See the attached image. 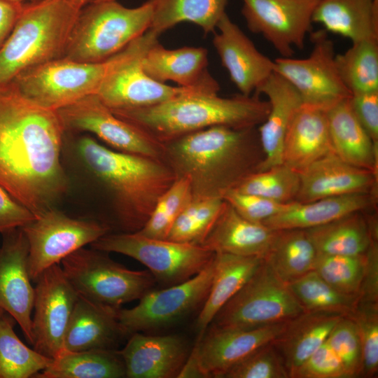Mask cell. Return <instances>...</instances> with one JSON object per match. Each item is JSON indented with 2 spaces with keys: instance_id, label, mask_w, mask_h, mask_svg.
Masks as SVG:
<instances>
[{
  "instance_id": "23",
  "label": "cell",
  "mask_w": 378,
  "mask_h": 378,
  "mask_svg": "<svg viewBox=\"0 0 378 378\" xmlns=\"http://www.w3.org/2000/svg\"><path fill=\"white\" fill-rule=\"evenodd\" d=\"M254 94H265L270 104L265 120L257 127L263 160L256 172H261L282 164L284 139L291 120L302 102L294 87L276 72Z\"/></svg>"
},
{
  "instance_id": "39",
  "label": "cell",
  "mask_w": 378,
  "mask_h": 378,
  "mask_svg": "<svg viewBox=\"0 0 378 378\" xmlns=\"http://www.w3.org/2000/svg\"><path fill=\"white\" fill-rule=\"evenodd\" d=\"M304 312H323L349 316L357 297L342 293L324 281L314 270L286 284Z\"/></svg>"
},
{
  "instance_id": "17",
  "label": "cell",
  "mask_w": 378,
  "mask_h": 378,
  "mask_svg": "<svg viewBox=\"0 0 378 378\" xmlns=\"http://www.w3.org/2000/svg\"><path fill=\"white\" fill-rule=\"evenodd\" d=\"M34 282L32 346L41 354L54 358L63 350L66 330L79 295L60 264L47 268Z\"/></svg>"
},
{
  "instance_id": "53",
  "label": "cell",
  "mask_w": 378,
  "mask_h": 378,
  "mask_svg": "<svg viewBox=\"0 0 378 378\" xmlns=\"http://www.w3.org/2000/svg\"><path fill=\"white\" fill-rule=\"evenodd\" d=\"M8 1L15 2V3H20V4H25V3L32 2L36 0H8Z\"/></svg>"
},
{
  "instance_id": "26",
  "label": "cell",
  "mask_w": 378,
  "mask_h": 378,
  "mask_svg": "<svg viewBox=\"0 0 378 378\" xmlns=\"http://www.w3.org/2000/svg\"><path fill=\"white\" fill-rule=\"evenodd\" d=\"M334 153L327 111L302 104L288 126L282 163L299 173L319 158Z\"/></svg>"
},
{
  "instance_id": "20",
  "label": "cell",
  "mask_w": 378,
  "mask_h": 378,
  "mask_svg": "<svg viewBox=\"0 0 378 378\" xmlns=\"http://www.w3.org/2000/svg\"><path fill=\"white\" fill-rule=\"evenodd\" d=\"M212 43L230 80L245 96L254 94L274 72V62L260 52L225 13Z\"/></svg>"
},
{
  "instance_id": "46",
  "label": "cell",
  "mask_w": 378,
  "mask_h": 378,
  "mask_svg": "<svg viewBox=\"0 0 378 378\" xmlns=\"http://www.w3.org/2000/svg\"><path fill=\"white\" fill-rule=\"evenodd\" d=\"M326 342L342 362L349 378L360 377L362 371V349L354 320L345 316L336 324Z\"/></svg>"
},
{
  "instance_id": "48",
  "label": "cell",
  "mask_w": 378,
  "mask_h": 378,
  "mask_svg": "<svg viewBox=\"0 0 378 378\" xmlns=\"http://www.w3.org/2000/svg\"><path fill=\"white\" fill-rule=\"evenodd\" d=\"M241 216L262 224L267 219L276 214L285 204H279L255 195L230 189L221 196Z\"/></svg>"
},
{
  "instance_id": "55",
  "label": "cell",
  "mask_w": 378,
  "mask_h": 378,
  "mask_svg": "<svg viewBox=\"0 0 378 378\" xmlns=\"http://www.w3.org/2000/svg\"><path fill=\"white\" fill-rule=\"evenodd\" d=\"M375 2H377L378 3V0H374Z\"/></svg>"
},
{
  "instance_id": "15",
  "label": "cell",
  "mask_w": 378,
  "mask_h": 378,
  "mask_svg": "<svg viewBox=\"0 0 378 378\" xmlns=\"http://www.w3.org/2000/svg\"><path fill=\"white\" fill-rule=\"evenodd\" d=\"M215 255V254H214ZM214 270V256L199 273L181 283L151 290L136 306L118 309V319L130 337L167 326L202 306L209 292Z\"/></svg>"
},
{
  "instance_id": "10",
  "label": "cell",
  "mask_w": 378,
  "mask_h": 378,
  "mask_svg": "<svg viewBox=\"0 0 378 378\" xmlns=\"http://www.w3.org/2000/svg\"><path fill=\"white\" fill-rule=\"evenodd\" d=\"M114 55L99 62L62 57L29 69L11 81L20 93L42 107L57 111L96 94Z\"/></svg>"
},
{
  "instance_id": "42",
  "label": "cell",
  "mask_w": 378,
  "mask_h": 378,
  "mask_svg": "<svg viewBox=\"0 0 378 378\" xmlns=\"http://www.w3.org/2000/svg\"><path fill=\"white\" fill-rule=\"evenodd\" d=\"M192 198L189 178H176L160 197L144 227L136 232L150 238L167 239L177 217Z\"/></svg>"
},
{
  "instance_id": "47",
  "label": "cell",
  "mask_w": 378,
  "mask_h": 378,
  "mask_svg": "<svg viewBox=\"0 0 378 378\" xmlns=\"http://www.w3.org/2000/svg\"><path fill=\"white\" fill-rule=\"evenodd\" d=\"M291 378H349L338 356L326 341L291 374Z\"/></svg>"
},
{
  "instance_id": "49",
  "label": "cell",
  "mask_w": 378,
  "mask_h": 378,
  "mask_svg": "<svg viewBox=\"0 0 378 378\" xmlns=\"http://www.w3.org/2000/svg\"><path fill=\"white\" fill-rule=\"evenodd\" d=\"M349 102L358 122L378 145V90L351 94Z\"/></svg>"
},
{
  "instance_id": "4",
  "label": "cell",
  "mask_w": 378,
  "mask_h": 378,
  "mask_svg": "<svg viewBox=\"0 0 378 378\" xmlns=\"http://www.w3.org/2000/svg\"><path fill=\"white\" fill-rule=\"evenodd\" d=\"M269 110L268 101L255 94L223 97L194 93L151 106L111 111L164 144L212 126L258 127L265 120Z\"/></svg>"
},
{
  "instance_id": "54",
  "label": "cell",
  "mask_w": 378,
  "mask_h": 378,
  "mask_svg": "<svg viewBox=\"0 0 378 378\" xmlns=\"http://www.w3.org/2000/svg\"><path fill=\"white\" fill-rule=\"evenodd\" d=\"M4 312V311L0 308V316Z\"/></svg>"
},
{
  "instance_id": "40",
  "label": "cell",
  "mask_w": 378,
  "mask_h": 378,
  "mask_svg": "<svg viewBox=\"0 0 378 378\" xmlns=\"http://www.w3.org/2000/svg\"><path fill=\"white\" fill-rule=\"evenodd\" d=\"M224 204L220 197H192L177 217L167 239L200 245Z\"/></svg>"
},
{
  "instance_id": "8",
  "label": "cell",
  "mask_w": 378,
  "mask_h": 378,
  "mask_svg": "<svg viewBox=\"0 0 378 378\" xmlns=\"http://www.w3.org/2000/svg\"><path fill=\"white\" fill-rule=\"evenodd\" d=\"M158 37L148 29L114 55L96 94L111 111L151 106L189 94H218L204 88L174 87L149 77L143 69L142 59Z\"/></svg>"
},
{
  "instance_id": "18",
  "label": "cell",
  "mask_w": 378,
  "mask_h": 378,
  "mask_svg": "<svg viewBox=\"0 0 378 378\" xmlns=\"http://www.w3.org/2000/svg\"><path fill=\"white\" fill-rule=\"evenodd\" d=\"M248 29L262 35L283 57L304 48L321 0H241Z\"/></svg>"
},
{
  "instance_id": "44",
  "label": "cell",
  "mask_w": 378,
  "mask_h": 378,
  "mask_svg": "<svg viewBox=\"0 0 378 378\" xmlns=\"http://www.w3.org/2000/svg\"><path fill=\"white\" fill-rule=\"evenodd\" d=\"M349 316L356 323L361 344L360 375L373 377L378 370V302L357 300Z\"/></svg>"
},
{
  "instance_id": "7",
  "label": "cell",
  "mask_w": 378,
  "mask_h": 378,
  "mask_svg": "<svg viewBox=\"0 0 378 378\" xmlns=\"http://www.w3.org/2000/svg\"><path fill=\"white\" fill-rule=\"evenodd\" d=\"M60 265L79 296L116 308L141 299L156 283L148 270H130L91 247L76 250Z\"/></svg>"
},
{
  "instance_id": "6",
  "label": "cell",
  "mask_w": 378,
  "mask_h": 378,
  "mask_svg": "<svg viewBox=\"0 0 378 378\" xmlns=\"http://www.w3.org/2000/svg\"><path fill=\"white\" fill-rule=\"evenodd\" d=\"M153 0L127 8L117 0L80 8L64 57L85 62H103L120 52L150 28Z\"/></svg>"
},
{
  "instance_id": "5",
  "label": "cell",
  "mask_w": 378,
  "mask_h": 378,
  "mask_svg": "<svg viewBox=\"0 0 378 378\" xmlns=\"http://www.w3.org/2000/svg\"><path fill=\"white\" fill-rule=\"evenodd\" d=\"M80 8L65 0H36L23 4L0 49V85L21 73L64 57Z\"/></svg>"
},
{
  "instance_id": "37",
  "label": "cell",
  "mask_w": 378,
  "mask_h": 378,
  "mask_svg": "<svg viewBox=\"0 0 378 378\" xmlns=\"http://www.w3.org/2000/svg\"><path fill=\"white\" fill-rule=\"evenodd\" d=\"M15 322L5 312L0 316V378L34 377L52 358L25 345L14 330Z\"/></svg>"
},
{
  "instance_id": "24",
  "label": "cell",
  "mask_w": 378,
  "mask_h": 378,
  "mask_svg": "<svg viewBox=\"0 0 378 378\" xmlns=\"http://www.w3.org/2000/svg\"><path fill=\"white\" fill-rule=\"evenodd\" d=\"M208 51L203 47L184 46L167 49L158 40L146 50L144 72L153 80H171L184 88H204L218 92L220 85L207 69Z\"/></svg>"
},
{
  "instance_id": "11",
  "label": "cell",
  "mask_w": 378,
  "mask_h": 378,
  "mask_svg": "<svg viewBox=\"0 0 378 378\" xmlns=\"http://www.w3.org/2000/svg\"><path fill=\"white\" fill-rule=\"evenodd\" d=\"M303 312L304 309L287 284L262 260L252 276L223 306L209 326L254 328L288 321Z\"/></svg>"
},
{
  "instance_id": "2",
  "label": "cell",
  "mask_w": 378,
  "mask_h": 378,
  "mask_svg": "<svg viewBox=\"0 0 378 378\" xmlns=\"http://www.w3.org/2000/svg\"><path fill=\"white\" fill-rule=\"evenodd\" d=\"M62 162L72 183L88 189L100 205L97 220L111 232H136L176 178L162 160L113 150L88 134L64 136Z\"/></svg>"
},
{
  "instance_id": "36",
  "label": "cell",
  "mask_w": 378,
  "mask_h": 378,
  "mask_svg": "<svg viewBox=\"0 0 378 378\" xmlns=\"http://www.w3.org/2000/svg\"><path fill=\"white\" fill-rule=\"evenodd\" d=\"M228 0H153L149 29L160 36L178 23L188 22L205 34L214 31L225 13Z\"/></svg>"
},
{
  "instance_id": "29",
  "label": "cell",
  "mask_w": 378,
  "mask_h": 378,
  "mask_svg": "<svg viewBox=\"0 0 378 378\" xmlns=\"http://www.w3.org/2000/svg\"><path fill=\"white\" fill-rule=\"evenodd\" d=\"M344 316L331 312H304L286 322L272 343L284 359L289 377L326 341Z\"/></svg>"
},
{
  "instance_id": "38",
  "label": "cell",
  "mask_w": 378,
  "mask_h": 378,
  "mask_svg": "<svg viewBox=\"0 0 378 378\" xmlns=\"http://www.w3.org/2000/svg\"><path fill=\"white\" fill-rule=\"evenodd\" d=\"M340 78L351 94L378 90V39L352 43L335 55Z\"/></svg>"
},
{
  "instance_id": "28",
  "label": "cell",
  "mask_w": 378,
  "mask_h": 378,
  "mask_svg": "<svg viewBox=\"0 0 378 378\" xmlns=\"http://www.w3.org/2000/svg\"><path fill=\"white\" fill-rule=\"evenodd\" d=\"M274 232L264 224L243 218L225 201L222 211L200 245L214 253L262 258Z\"/></svg>"
},
{
  "instance_id": "31",
  "label": "cell",
  "mask_w": 378,
  "mask_h": 378,
  "mask_svg": "<svg viewBox=\"0 0 378 378\" xmlns=\"http://www.w3.org/2000/svg\"><path fill=\"white\" fill-rule=\"evenodd\" d=\"M349 97L327 111L333 152L344 162L377 174L378 145L357 120Z\"/></svg>"
},
{
  "instance_id": "41",
  "label": "cell",
  "mask_w": 378,
  "mask_h": 378,
  "mask_svg": "<svg viewBox=\"0 0 378 378\" xmlns=\"http://www.w3.org/2000/svg\"><path fill=\"white\" fill-rule=\"evenodd\" d=\"M300 183V173L282 163L248 174L234 189L279 204H286L295 200Z\"/></svg>"
},
{
  "instance_id": "9",
  "label": "cell",
  "mask_w": 378,
  "mask_h": 378,
  "mask_svg": "<svg viewBox=\"0 0 378 378\" xmlns=\"http://www.w3.org/2000/svg\"><path fill=\"white\" fill-rule=\"evenodd\" d=\"M90 246L136 260L148 268L156 282L167 286L196 275L215 254L202 245L154 239L138 232H109Z\"/></svg>"
},
{
  "instance_id": "27",
  "label": "cell",
  "mask_w": 378,
  "mask_h": 378,
  "mask_svg": "<svg viewBox=\"0 0 378 378\" xmlns=\"http://www.w3.org/2000/svg\"><path fill=\"white\" fill-rule=\"evenodd\" d=\"M371 193H354L322 198L309 202H290L262 224L273 230H307L349 214L365 211L373 202Z\"/></svg>"
},
{
  "instance_id": "33",
  "label": "cell",
  "mask_w": 378,
  "mask_h": 378,
  "mask_svg": "<svg viewBox=\"0 0 378 378\" xmlns=\"http://www.w3.org/2000/svg\"><path fill=\"white\" fill-rule=\"evenodd\" d=\"M362 211L344 216L324 225L305 230L318 254L359 255L375 240V228Z\"/></svg>"
},
{
  "instance_id": "30",
  "label": "cell",
  "mask_w": 378,
  "mask_h": 378,
  "mask_svg": "<svg viewBox=\"0 0 378 378\" xmlns=\"http://www.w3.org/2000/svg\"><path fill=\"white\" fill-rule=\"evenodd\" d=\"M262 258L215 253L214 270L211 288L196 319L199 340L223 306L252 276Z\"/></svg>"
},
{
  "instance_id": "43",
  "label": "cell",
  "mask_w": 378,
  "mask_h": 378,
  "mask_svg": "<svg viewBox=\"0 0 378 378\" xmlns=\"http://www.w3.org/2000/svg\"><path fill=\"white\" fill-rule=\"evenodd\" d=\"M367 264V252L359 255L318 254L314 270L338 291L357 297Z\"/></svg>"
},
{
  "instance_id": "35",
  "label": "cell",
  "mask_w": 378,
  "mask_h": 378,
  "mask_svg": "<svg viewBox=\"0 0 378 378\" xmlns=\"http://www.w3.org/2000/svg\"><path fill=\"white\" fill-rule=\"evenodd\" d=\"M118 350H62L34 378H122L125 366Z\"/></svg>"
},
{
  "instance_id": "50",
  "label": "cell",
  "mask_w": 378,
  "mask_h": 378,
  "mask_svg": "<svg viewBox=\"0 0 378 378\" xmlns=\"http://www.w3.org/2000/svg\"><path fill=\"white\" fill-rule=\"evenodd\" d=\"M36 218L35 214L0 186V233L21 228Z\"/></svg>"
},
{
  "instance_id": "1",
  "label": "cell",
  "mask_w": 378,
  "mask_h": 378,
  "mask_svg": "<svg viewBox=\"0 0 378 378\" xmlns=\"http://www.w3.org/2000/svg\"><path fill=\"white\" fill-rule=\"evenodd\" d=\"M65 130L57 111L0 85V186L36 216L70 190L62 162Z\"/></svg>"
},
{
  "instance_id": "34",
  "label": "cell",
  "mask_w": 378,
  "mask_h": 378,
  "mask_svg": "<svg viewBox=\"0 0 378 378\" xmlns=\"http://www.w3.org/2000/svg\"><path fill=\"white\" fill-rule=\"evenodd\" d=\"M316 248L305 230H274L262 258L284 283L288 284L314 270Z\"/></svg>"
},
{
  "instance_id": "45",
  "label": "cell",
  "mask_w": 378,
  "mask_h": 378,
  "mask_svg": "<svg viewBox=\"0 0 378 378\" xmlns=\"http://www.w3.org/2000/svg\"><path fill=\"white\" fill-rule=\"evenodd\" d=\"M284 359L274 346L268 343L246 356L230 368L223 378H288Z\"/></svg>"
},
{
  "instance_id": "32",
  "label": "cell",
  "mask_w": 378,
  "mask_h": 378,
  "mask_svg": "<svg viewBox=\"0 0 378 378\" xmlns=\"http://www.w3.org/2000/svg\"><path fill=\"white\" fill-rule=\"evenodd\" d=\"M312 22L328 33L349 38L352 43L378 39V3L374 0H321Z\"/></svg>"
},
{
  "instance_id": "52",
  "label": "cell",
  "mask_w": 378,
  "mask_h": 378,
  "mask_svg": "<svg viewBox=\"0 0 378 378\" xmlns=\"http://www.w3.org/2000/svg\"><path fill=\"white\" fill-rule=\"evenodd\" d=\"M66 1H69L75 6L79 7L80 8L86 6L90 4L103 2V1H115V0H65Z\"/></svg>"
},
{
  "instance_id": "25",
  "label": "cell",
  "mask_w": 378,
  "mask_h": 378,
  "mask_svg": "<svg viewBox=\"0 0 378 378\" xmlns=\"http://www.w3.org/2000/svg\"><path fill=\"white\" fill-rule=\"evenodd\" d=\"M118 309L79 296L66 330L63 350H118L121 342L129 337L118 319Z\"/></svg>"
},
{
  "instance_id": "16",
  "label": "cell",
  "mask_w": 378,
  "mask_h": 378,
  "mask_svg": "<svg viewBox=\"0 0 378 378\" xmlns=\"http://www.w3.org/2000/svg\"><path fill=\"white\" fill-rule=\"evenodd\" d=\"M287 321L254 328H222L209 326L183 365L191 377L223 378L234 365L257 349L274 341Z\"/></svg>"
},
{
  "instance_id": "21",
  "label": "cell",
  "mask_w": 378,
  "mask_h": 378,
  "mask_svg": "<svg viewBox=\"0 0 378 378\" xmlns=\"http://www.w3.org/2000/svg\"><path fill=\"white\" fill-rule=\"evenodd\" d=\"M128 378L178 377L189 355L186 342L176 335L134 332L118 350Z\"/></svg>"
},
{
  "instance_id": "3",
  "label": "cell",
  "mask_w": 378,
  "mask_h": 378,
  "mask_svg": "<svg viewBox=\"0 0 378 378\" xmlns=\"http://www.w3.org/2000/svg\"><path fill=\"white\" fill-rule=\"evenodd\" d=\"M257 127L216 125L186 134L162 144V160L176 178H189L192 197H221L263 160Z\"/></svg>"
},
{
  "instance_id": "13",
  "label": "cell",
  "mask_w": 378,
  "mask_h": 378,
  "mask_svg": "<svg viewBox=\"0 0 378 378\" xmlns=\"http://www.w3.org/2000/svg\"><path fill=\"white\" fill-rule=\"evenodd\" d=\"M310 39L312 49L309 57L276 58L274 72L294 87L302 104L327 111L351 94L339 74L334 43L328 32L312 31Z\"/></svg>"
},
{
  "instance_id": "12",
  "label": "cell",
  "mask_w": 378,
  "mask_h": 378,
  "mask_svg": "<svg viewBox=\"0 0 378 378\" xmlns=\"http://www.w3.org/2000/svg\"><path fill=\"white\" fill-rule=\"evenodd\" d=\"M21 229L29 245L28 271L34 282L47 268L111 232L97 219L71 217L57 207L37 215Z\"/></svg>"
},
{
  "instance_id": "51",
  "label": "cell",
  "mask_w": 378,
  "mask_h": 378,
  "mask_svg": "<svg viewBox=\"0 0 378 378\" xmlns=\"http://www.w3.org/2000/svg\"><path fill=\"white\" fill-rule=\"evenodd\" d=\"M23 4L0 0V49L10 34Z\"/></svg>"
},
{
  "instance_id": "19",
  "label": "cell",
  "mask_w": 378,
  "mask_h": 378,
  "mask_svg": "<svg viewBox=\"0 0 378 378\" xmlns=\"http://www.w3.org/2000/svg\"><path fill=\"white\" fill-rule=\"evenodd\" d=\"M0 246V308L20 326L31 345L34 287L28 271L29 245L21 228L2 234Z\"/></svg>"
},
{
  "instance_id": "22",
  "label": "cell",
  "mask_w": 378,
  "mask_h": 378,
  "mask_svg": "<svg viewBox=\"0 0 378 378\" xmlns=\"http://www.w3.org/2000/svg\"><path fill=\"white\" fill-rule=\"evenodd\" d=\"M300 183L295 201L309 202L330 197L371 193L377 174L353 166L330 153L300 172Z\"/></svg>"
},
{
  "instance_id": "14",
  "label": "cell",
  "mask_w": 378,
  "mask_h": 378,
  "mask_svg": "<svg viewBox=\"0 0 378 378\" xmlns=\"http://www.w3.org/2000/svg\"><path fill=\"white\" fill-rule=\"evenodd\" d=\"M57 111L66 133L92 134L113 150L162 160V144L116 116L96 94L83 97Z\"/></svg>"
}]
</instances>
